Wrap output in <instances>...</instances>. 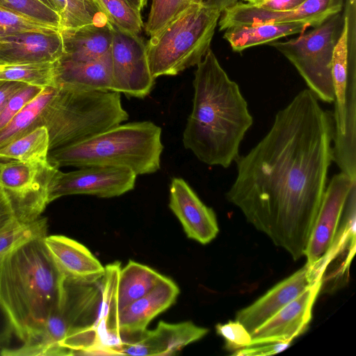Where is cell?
<instances>
[{"instance_id": "6da1fadb", "label": "cell", "mask_w": 356, "mask_h": 356, "mask_svg": "<svg viewBox=\"0 0 356 356\" xmlns=\"http://www.w3.org/2000/svg\"><path fill=\"white\" fill-rule=\"evenodd\" d=\"M334 118L308 88L275 115L261 140L235 161L225 197L293 260L304 256L333 161Z\"/></svg>"}, {"instance_id": "7a4b0ae2", "label": "cell", "mask_w": 356, "mask_h": 356, "mask_svg": "<svg viewBox=\"0 0 356 356\" xmlns=\"http://www.w3.org/2000/svg\"><path fill=\"white\" fill-rule=\"evenodd\" d=\"M196 66L193 108L183 132V145L201 162L227 168L239 156L241 143L253 118L238 85L211 49Z\"/></svg>"}, {"instance_id": "3957f363", "label": "cell", "mask_w": 356, "mask_h": 356, "mask_svg": "<svg viewBox=\"0 0 356 356\" xmlns=\"http://www.w3.org/2000/svg\"><path fill=\"white\" fill-rule=\"evenodd\" d=\"M45 236L24 241L0 266V302L22 342L41 329L62 296L65 275L47 248Z\"/></svg>"}, {"instance_id": "277c9868", "label": "cell", "mask_w": 356, "mask_h": 356, "mask_svg": "<svg viewBox=\"0 0 356 356\" xmlns=\"http://www.w3.org/2000/svg\"><path fill=\"white\" fill-rule=\"evenodd\" d=\"M161 128L151 121L120 124L81 142L53 149L49 161L59 168L72 166L122 167L137 176L161 168Z\"/></svg>"}, {"instance_id": "5b68a950", "label": "cell", "mask_w": 356, "mask_h": 356, "mask_svg": "<svg viewBox=\"0 0 356 356\" xmlns=\"http://www.w3.org/2000/svg\"><path fill=\"white\" fill-rule=\"evenodd\" d=\"M128 118L120 93L60 83L40 115L38 127L47 128L51 151L90 138Z\"/></svg>"}, {"instance_id": "8992f818", "label": "cell", "mask_w": 356, "mask_h": 356, "mask_svg": "<svg viewBox=\"0 0 356 356\" xmlns=\"http://www.w3.org/2000/svg\"><path fill=\"white\" fill-rule=\"evenodd\" d=\"M220 15L217 8L193 3L150 36L146 51L154 79L197 65L210 49Z\"/></svg>"}, {"instance_id": "52a82bcc", "label": "cell", "mask_w": 356, "mask_h": 356, "mask_svg": "<svg viewBox=\"0 0 356 356\" xmlns=\"http://www.w3.org/2000/svg\"><path fill=\"white\" fill-rule=\"evenodd\" d=\"M343 25V15L340 12L297 38L268 44L291 63L308 89L318 100L326 103L334 101L332 63Z\"/></svg>"}, {"instance_id": "ba28073f", "label": "cell", "mask_w": 356, "mask_h": 356, "mask_svg": "<svg viewBox=\"0 0 356 356\" xmlns=\"http://www.w3.org/2000/svg\"><path fill=\"white\" fill-rule=\"evenodd\" d=\"M58 169L48 159L31 162L0 160V188L17 220L29 223L40 218L49 204L50 185Z\"/></svg>"}, {"instance_id": "9c48e42d", "label": "cell", "mask_w": 356, "mask_h": 356, "mask_svg": "<svg viewBox=\"0 0 356 356\" xmlns=\"http://www.w3.org/2000/svg\"><path fill=\"white\" fill-rule=\"evenodd\" d=\"M110 53L111 91L140 99L147 96L153 88L155 79L150 72L146 44L143 38L113 26Z\"/></svg>"}, {"instance_id": "30bf717a", "label": "cell", "mask_w": 356, "mask_h": 356, "mask_svg": "<svg viewBox=\"0 0 356 356\" xmlns=\"http://www.w3.org/2000/svg\"><path fill=\"white\" fill-rule=\"evenodd\" d=\"M136 177L133 171L122 167L94 165L67 172L58 169L51 180L49 202L78 194L118 197L134 189Z\"/></svg>"}, {"instance_id": "8fae6325", "label": "cell", "mask_w": 356, "mask_h": 356, "mask_svg": "<svg viewBox=\"0 0 356 356\" xmlns=\"http://www.w3.org/2000/svg\"><path fill=\"white\" fill-rule=\"evenodd\" d=\"M343 3L344 0H307L295 10L274 12L238 1L221 13L219 30L225 31L235 26L289 22H302L315 27L341 12Z\"/></svg>"}, {"instance_id": "7c38bea8", "label": "cell", "mask_w": 356, "mask_h": 356, "mask_svg": "<svg viewBox=\"0 0 356 356\" xmlns=\"http://www.w3.org/2000/svg\"><path fill=\"white\" fill-rule=\"evenodd\" d=\"M356 180L340 172L326 186L304 256L307 264L318 268L334 241L344 206Z\"/></svg>"}, {"instance_id": "4fadbf2b", "label": "cell", "mask_w": 356, "mask_h": 356, "mask_svg": "<svg viewBox=\"0 0 356 356\" xmlns=\"http://www.w3.org/2000/svg\"><path fill=\"white\" fill-rule=\"evenodd\" d=\"M323 280L317 270L305 264L280 282L250 305L239 310L235 320L251 334L316 281Z\"/></svg>"}, {"instance_id": "5bb4252c", "label": "cell", "mask_w": 356, "mask_h": 356, "mask_svg": "<svg viewBox=\"0 0 356 356\" xmlns=\"http://www.w3.org/2000/svg\"><path fill=\"white\" fill-rule=\"evenodd\" d=\"M323 286V280L316 281L299 296L256 329L251 343L292 341L304 333L312 317V308Z\"/></svg>"}, {"instance_id": "9a60e30c", "label": "cell", "mask_w": 356, "mask_h": 356, "mask_svg": "<svg viewBox=\"0 0 356 356\" xmlns=\"http://www.w3.org/2000/svg\"><path fill=\"white\" fill-rule=\"evenodd\" d=\"M169 207L179 219L188 238L205 245L218 234L215 212L201 201L182 178L174 177L171 180Z\"/></svg>"}, {"instance_id": "2e32d148", "label": "cell", "mask_w": 356, "mask_h": 356, "mask_svg": "<svg viewBox=\"0 0 356 356\" xmlns=\"http://www.w3.org/2000/svg\"><path fill=\"white\" fill-rule=\"evenodd\" d=\"M209 330L191 321L168 323L160 321L152 330H145L121 346L122 355H174L200 340Z\"/></svg>"}, {"instance_id": "e0dca14e", "label": "cell", "mask_w": 356, "mask_h": 356, "mask_svg": "<svg viewBox=\"0 0 356 356\" xmlns=\"http://www.w3.org/2000/svg\"><path fill=\"white\" fill-rule=\"evenodd\" d=\"M179 293L177 285L165 277L150 291L120 310L118 329L122 343L145 330L154 318L175 303Z\"/></svg>"}, {"instance_id": "ac0fdd59", "label": "cell", "mask_w": 356, "mask_h": 356, "mask_svg": "<svg viewBox=\"0 0 356 356\" xmlns=\"http://www.w3.org/2000/svg\"><path fill=\"white\" fill-rule=\"evenodd\" d=\"M63 54L60 31L22 32L0 40V63L55 62Z\"/></svg>"}, {"instance_id": "d6986e66", "label": "cell", "mask_w": 356, "mask_h": 356, "mask_svg": "<svg viewBox=\"0 0 356 356\" xmlns=\"http://www.w3.org/2000/svg\"><path fill=\"white\" fill-rule=\"evenodd\" d=\"M44 243L65 277L95 283L105 273L104 267L81 243L65 236H46Z\"/></svg>"}, {"instance_id": "ffe728a7", "label": "cell", "mask_w": 356, "mask_h": 356, "mask_svg": "<svg viewBox=\"0 0 356 356\" xmlns=\"http://www.w3.org/2000/svg\"><path fill=\"white\" fill-rule=\"evenodd\" d=\"M64 54L60 59L89 61L110 53L113 26L108 22L60 31Z\"/></svg>"}, {"instance_id": "44dd1931", "label": "cell", "mask_w": 356, "mask_h": 356, "mask_svg": "<svg viewBox=\"0 0 356 356\" xmlns=\"http://www.w3.org/2000/svg\"><path fill=\"white\" fill-rule=\"evenodd\" d=\"M58 72L59 83H66L86 90L111 91V53L89 61L60 59Z\"/></svg>"}, {"instance_id": "7402d4cb", "label": "cell", "mask_w": 356, "mask_h": 356, "mask_svg": "<svg viewBox=\"0 0 356 356\" xmlns=\"http://www.w3.org/2000/svg\"><path fill=\"white\" fill-rule=\"evenodd\" d=\"M308 24L302 22L262 24L235 26L225 30L223 38L234 51L268 44L282 37L305 32Z\"/></svg>"}, {"instance_id": "603a6c76", "label": "cell", "mask_w": 356, "mask_h": 356, "mask_svg": "<svg viewBox=\"0 0 356 356\" xmlns=\"http://www.w3.org/2000/svg\"><path fill=\"white\" fill-rule=\"evenodd\" d=\"M164 275L149 266L129 261L121 268L118 282V312L150 291Z\"/></svg>"}, {"instance_id": "cb8c5ba5", "label": "cell", "mask_w": 356, "mask_h": 356, "mask_svg": "<svg viewBox=\"0 0 356 356\" xmlns=\"http://www.w3.org/2000/svg\"><path fill=\"white\" fill-rule=\"evenodd\" d=\"M49 135L45 126H39L0 148V160L23 162L48 159Z\"/></svg>"}, {"instance_id": "d4e9b609", "label": "cell", "mask_w": 356, "mask_h": 356, "mask_svg": "<svg viewBox=\"0 0 356 356\" xmlns=\"http://www.w3.org/2000/svg\"><path fill=\"white\" fill-rule=\"evenodd\" d=\"M56 88H43L33 99L14 116L6 127L0 130V148L38 127L39 117L53 97Z\"/></svg>"}, {"instance_id": "484cf974", "label": "cell", "mask_w": 356, "mask_h": 356, "mask_svg": "<svg viewBox=\"0 0 356 356\" xmlns=\"http://www.w3.org/2000/svg\"><path fill=\"white\" fill-rule=\"evenodd\" d=\"M40 62L6 64L0 71V81L22 82L41 88L58 86V63Z\"/></svg>"}, {"instance_id": "4316f807", "label": "cell", "mask_w": 356, "mask_h": 356, "mask_svg": "<svg viewBox=\"0 0 356 356\" xmlns=\"http://www.w3.org/2000/svg\"><path fill=\"white\" fill-rule=\"evenodd\" d=\"M54 2L60 17V31L108 21L96 0H54Z\"/></svg>"}, {"instance_id": "83f0119b", "label": "cell", "mask_w": 356, "mask_h": 356, "mask_svg": "<svg viewBox=\"0 0 356 356\" xmlns=\"http://www.w3.org/2000/svg\"><path fill=\"white\" fill-rule=\"evenodd\" d=\"M47 221L45 218L23 223L14 220L0 229V266L4 259L15 248L36 236H47Z\"/></svg>"}, {"instance_id": "f1b7e54d", "label": "cell", "mask_w": 356, "mask_h": 356, "mask_svg": "<svg viewBox=\"0 0 356 356\" xmlns=\"http://www.w3.org/2000/svg\"><path fill=\"white\" fill-rule=\"evenodd\" d=\"M96 1L113 26L131 33H140L143 28L140 12L127 0Z\"/></svg>"}, {"instance_id": "f546056e", "label": "cell", "mask_w": 356, "mask_h": 356, "mask_svg": "<svg viewBox=\"0 0 356 356\" xmlns=\"http://www.w3.org/2000/svg\"><path fill=\"white\" fill-rule=\"evenodd\" d=\"M60 31L59 26L0 6V40L15 33Z\"/></svg>"}, {"instance_id": "4dcf8cb0", "label": "cell", "mask_w": 356, "mask_h": 356, "mask_svg": "<svg viewBox=\"0 0 356 356\" xmlns=\"http://www.w3.org/2000/svg\"><path fill=\"white\" fill-rule=\"evenodd\" d=\"M198 0H152L145 26L146 33L152 36L163 29L179 13Z\"/></svg>"}, {"instance_id": "1f68e13d", "label": "cell", "mask_w": 356, "mask_h": 356, "mask_svg": "<svg viewBox=\"0 0 356 356\" xmlns=\"http://www.w3.org/2000/svg\"><path fill=\"white\" fill-rule=\"evenodd\" d=\"M0 6L60 28L57 11L39 0H0Z\"/></svg>"}, {"instance_id": "d6a6232c", "label": "cell", "mask_w": 356, "mask_h": 356, "mask_svg": "<svg viewBox=\"0 0 356 356\" xmlns=\"http://www.w3.org/2000/svg\"><path fill=\"white\" fill-rule=\"evenodd\" d=\"M216 330L225 340V349L232 353L251 343L250 333L236 320L225 324H217Z\"/></svg>"}, {"instance_id": "836d02e7", "label": "cell", "mask_w": 356, "mask_h": 356, "mask_svg": "<svg viewBox=\"0 0 356 356\" xmlns=\"http://www.w3.org/2000/svg\"><path fill=\"white\" fill-rule=\"evenodd\" d=\"M43 88L26 85L14 94L0 113V130L19 113L27 104L33 99Z\"/></svg>"}, {"instance_id": "e575fe53", "label": "cell", "mask_w": 356, "mask_h": 356, "mask_svg": "<svg viewBox=\"0 0 356 356\" xmlns=\"http://www.w3.org/2000/svg\"><path fill=\"white\" fill-rule=\"evenodd\" d=\"M291 341H277L250 344L247 347L239 349L233 353L234 356H264L280 353L286 349Z\"/></svg>"}, {"instance_id": "d590c367", "label": "cell", "mask_w": 356, "mask_h": 356, "mask_svg": "<svg viewBox=\"0 0 356 356\" xmlns=\"http://www.w3.org/2000/svg\"><path fill=\"white\" fill-rule=\"evenodd\" d=\"M14 332L12 321L7 311L0 302V348L8 346Z\"/></svg>"}, {"instance_id": "8d00e7d4", "label": "cell", "mask_w": 356, "mask_h": 356, "mask_svg": "<svg viewBox=\"0 0 356 356\" xmlns=\"http://www.w3.org/2000/svg\"><path fill=\"white\" fill-rule=\"evenodd\" d=\"M307 0H266L259 8L274 12H286L295 10Z\"/></svg>"}, {"instance_id": "74e56055", "label": "cell", "mask_w": 356, "mask_h": 356, "mask_svg": "<svg viewBox=\"0 0 356 356\" xmlns=\"http://www.w3.org/2000/svg\"><path fill=\"white\" fill-rule=\"evenodd\" d=\"M26 84L10 81H0V113L11 97Z\"/></svg>"}, {"instance_id": "f35d334b", "label": "cell", "mask_w": 356, "mask_h": 356, "mask_svg": "<svg viewBox=\"0 0 356 356\" xmlns=\"http://www.w3.org/2000/svg\"><path fill=\"white\" fill-rule=\"evenodd\" d=\"M16 220L11 207L3 191L0 188V229Z\"/></svg>"}, {"instance_id": "ab89813d", "label": "cell", "mask_w": 356, "mask_h": 356, "mask_svg": "<svg viewBox=\"0 0 356 356\" xmlns=\"http://www.w3.org/2000/svg\"><path fill=\"white\" fill-rule=\"evenodd\" d=\"M199 3L218 9L221 13L226 8L233 6L238 0H198Z\"/></svg>"}, {"instance_id": "60d3db41", "label": "cell", "mask_w": 356, "mask_h": 356, "mask_svg": "<svg viewBox=\"0 0 356 356\" xmlns=\"http://www.w3.org/2000/svg\"><path fill=\"white\" fill-rule=\"evenodd\" d=\"M133 7L141 12L146 6L147 0H127Z\"/></svg>"}, {"instance_id": "b9f144b4", "label": "cell", "mask_w": 356, "mask_h": 356, "mask_svg": "<svg viewBox=\"0 0 356 356\" xmlns=\"http://www.w3.org/2000/svg\"><path fill=\"white\" fill-rule=\"evenodd\" d=\"M244 1H246L247 3L254 5L256 6H259L261 5L266 0H243Z\"/></svg>"}, {"instance_id": "7bdbcfd3", "label": "cell", "mask_w": 356, "mask_h": 356, "mask_svg": "<svg viewBox=\"0 0 356 356\" xmlns=\"http://www.w3.org/2000/svg\"><path fill=\"white\" fill-rule=\"evenodd\" d=\"M39 1H41L42 3H44V5L47 6L48 7H50L56 10L54 0H39Z\"/></svg>"}, {"instance_id": "ee69618b", "label": "cell", "mask_w": 356, "mask_h": 356, "mask_svg": "<svg viewBox=\"0 0 356 356\" xmlns=\"http://www.w3.org/2000/svg\"><path fill=\"white\" fill-rule=\"evenodd\" d=\"M7 63H0V71L2 70L3 69V67H5V65H6Z\"/></svg>"}]
</instances>
